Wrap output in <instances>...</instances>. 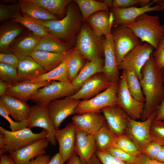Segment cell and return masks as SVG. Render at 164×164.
<instances>
[{
	"label": "cell",
	"instance_id": "1",
	"mask_svg": "<svg viewBox=\"0 0 164 164\" xmlns=\"http://www.w3.org/2000/svg\"><path fill=\"white\" fill-rule=\"evenodd\" d=\"M140 80L145 101L141 119L145 120L156 111L164 99V84L162 70L156 65L152 54L143 67Z\"/></svg>",
	"mask_w": 164,
	"mask_h": 164
},
{
	"label": "cell",
	"instance_id": "2",
	"mask_svg": "<svg viewBox=\"0 0 164 164\" xmlns=\"http://www.w3.org/2000/svg\"><path fill=\"white\" fill-rule=\"evenodd\" d=\"M72 2L67 6L65 16L62 19L49 20L36 19L49 34L73 46L76 45L83 21L81 15Z\"/></svg>",
	"mask_w": 164,
	"mask_h": 164
},
{
	"label": "cell",
	"instance_id": "3",
	"mask_svg": "<svg viewBox=\"0 0 164 164\" xmlns=\"http://www.w3.org/2000/svg\"><path fill=\"white\" fill-rule=\"evenodd\" d=\"M130 28L142 42H145L157 50L160 40L164 37V26L158 15L146 13L138 17L135 21L125 25Z\"/></svg>",
	"mask_w": 164,
	"mask_h": 164
},
{
	"label": "cell",
	"instance_id": "4",
	"mask_svg": "<svg viewBox=\"0 0 164 164\" xmlns=\"http://www.w3.org/2000/svg\"><path fill=\"white\" fill-rule=\"evenodd\" d=\"M47 131L43 129L39 133H34L26 128L12 132L0 127V155L23 148L37 141L46 138Z\"/></svg>",
	"mask_w": 164,
	"mask_h": 164
},
{
	"label": "cell",
	"instance_id": "5",
	"mask_svg": "<svg viewBox=\"0 0 164 164\" xmlns=\"http://www.w3.org/2000/svg\"><path fill=\"white\" fill-rule=\"evenodd\" d=\"M119 82L112 83L107 89L96 96L87 100L81 101L75 110V114L101 113L103 108L118 104Z\"/></svg>",
	"mask_w": 164,
	"mask_h": 164
},
{
	"label": "cell",
	"instance_id": "6",
	"mask_svg": "<svg viewBox=\"0 0 164 164\" xmlns=\"http://www.w3.org/2000/svg\"><path fill=\"white\" fill-rule=\"evenodd\" d=\"M97 36L88 23L83 25L77 35L76 47L85 59L91 61L104 54L102 40Z\"/></svg>",
	"mask_w": 164,
	"mask_h": 164
},
{
	"label": "cell",
	"instance_id": "7",
	"mask_svg": "<svg viewBox=\"0 0 164 164\" xmlns=\"http://www.w3.org/2000/svg\"><path fill=\"white\" fill-rule=\"evenodd\" d=\"M77 91L71 82L52 81L49 85L39 89L30 100L36 104L46 106L53 101L70 96Z\"/></svg>",
	"mask_w": 164,
	"mask_h": 164
},
{
	"label": "cell",
	"instance_id": "8",
	"mask_svg": "<svg viewBox=\"0 0 164 164\" xmlns=\"http://www.w3.org/2000/svg\"><path fill=\"white\" fill-rule=\"evenodd\" d=\"M116 26L114 30H111V34L118 66L126 55L142 43L134 32L125 25Z\"/></svg>",
	"mask_w": 164,
	"mask_h": 164
},
{
	"label": "cell",
	"instance_id": "9",
	"mask_svg": "<svg viewBox=\"0 0 164 164\" xmlns=\"http://www.w3.org/2000/svg\"><path fill=\"white\" fill-rule=\"evenodd\" d=\"M154 48L147 43L138 45L125 56L118 66L119 69L133 72L140 80L142 78V70L152 54Z\"/></svg>",
	"mask_w": 164,
	"mask_h": 164
},
{
	"label": "cell",
	"instance_id": "10",
	"mask_svg": "<svg viewBox=\"0 0 164 164\" xmlns=\"http://www.w3.org/2000/svg\"><path fill=\"white\" fill-rule=\"evenodd\" d=\"M118 104L124 110L130 118L136 120L141 118L145 103L135 99L128 88L125 71L122 70L119 82L117 92Z\"/></svg>",
	"mask_w": 164,
	"mask_h": 164
},
{
	"label": "cell",
	"instance_id": "11",
	"mask_svg": "<svg viewBox=\"0 0 164 164\" xmlns=\"http://www.w3.org/2000/svg\"><path fill=\"white\" fill-rule=\"evenodd\" d=\"M81 101L67 97L53 101L46 106L55 129H59L62 122L66 118L75 114V110Z\"/></svg>",
	"mask_w": 164,
	"mask_h": 164
},
{
	"label": "cell",
	"instance_id": "12",
	"mask_svg": "<svg viewBox=\"0 0 164 164\" xmlns=\"http://www.w3.org/2000/svg\"><path fill=\"white\" fill-rule=\"evenodd\" d=\"M156 111L143 121L130 119L125 134L135 143L141 151L152 141L150 130L151 124L155 119Z\"/></svg>",
	"mask_w": 164,
	"mask_h": 164
},
{
	"label": "cell",
	"instance_id": "13",
	"mask_svg": "<svg viewBox=\"0 0 164 164\" xmlns=\"http://www.w3.org/2000/svg\"><path fill=\"white\" fill-rule=\"evenodd\" d=\"M112 83L103 72L98 73L87 79L74 94L69 97L87 100L107 89Z\"/></svg>",
	"mask_w": 164,
	"mask_h": 164
},
{
	"label": "cell",
	"instance_id": "14",
	"mask_svg": "<svg viewBox=\"0 0 164 164\" xmlns=\"http://www.w3.org/2000/svg\"><path fill=\"white\" fill-rule=\"evenodd\" d=\"M27 121L26 128L31 129L35 127L42 128L47 132L46 138L52 146H55L56 140L54 136V128L46 106L35 104L31 107V111Z\"/></svg>",
	"mask_w": 164,
	"mask_h": 164
},
{
	"label": "cell",
	"instance_id": "15",
	"mask_svg": "<svg viewBox=\"0 0 164 164\" xmlns=\"http://www.w3.org/2000/svg\"><path fill=\"white\" fill-rule=\"evenodd\" d=\"M157 0L150 2L148 5L138 7L134 6L125 8H111L115 26L126 25L135 21L141 15L147 12L154 11H161L162 8L159 4L152 6L154 3H157Z\"/></svg>",
	"mask_w": 164,
	"mask_h": 164
},
{
	"label": "cell",
	"instance_id": "16",
	"mask_svg": "<svg viewBox=\"0 0 164 164\" xmlns=\"http://www.w3.org/2000/svg\"><path fill=\"white\" fill-rule=\"evenodd\" d=\"M111 131L118 136L125 133L131 119L118 104L104 107L101 110Z\"/></svg>",
	"mask_w": 164,
	"mask_h": 164
},
{
	"label": "cell",
	"instance_id": "17",
	"mask_svg": "<svg viewBox=\"0 0 164 164\" xmlns=\"http://www.w3.org/2000/svg\"><path fill=\"white\" fill-rule=\"evenodd\" d=\"M111 29L102 40L104 57L103 73L112 83L119 82L120 73L111 34Z\"/></svg>",
	"mask_w": 164,
	"mask_h": 164
},
{
	"label": "cell",
	"instance_id": "18",
	"mask_svg": "<svg viewBox=\"0 0 164 164\" xmlns=\"http://www.w3.org/2000/svg\"><path fill=\"white\" fill-rule=\"evenodd\" d=\"M77 128L72 122L63 128L55 130L54 136L59 145V153L67 162L74 153Z\"/></svg>",
	"mask_w": 164,
	"mask_h": 164
},
{
	"label": "cell",
	"instance_id": "19",
	"mask_svg": "<svg viewBox=\"0 0 164 164\" xmlns=\"http://www.w3.org/2000/svg\"><path fill=\"white\" fill-rule=\"evenodd\" d=\"M26 30L17 37L9 46L8 53L15 55L19 59L29 56L34 50L41 37Z\"/></svg>",
	"mask_w": 164,
	"mask_h": 164
},
{
	"label": "cell",
	"instance_id": "20",
	"mask_svg": "<svg viewBox=\"0 0 164 164\" xmlns=\"http://www.w3.org/2000/svg\"><path fill=\"white\" fill-rule=\"evenodd\" d=\"M49 143L46 138H44L9 153L16 164H27L37 157L45 154Z\"/></svg>",
	"mask_w": 164,
	"mask_h": 164
},
{
	"label": "cell",
	"instance_id": "21",
	"mask_svg": "<svg viewBox=\"0 0 164 164\" xmlns=\"http://www.w3.org/2000/svg\"><path fill=\"white\" fill-rule=\"evenodd\" d=\"M71 119L77 129L92 135H94L106 122L101 112L76 114L71 118Z\"/></svg>",
	"mask_w": 164,
	"mask_h": 164
},
{
	"label": "cell",
	"instance_id": "22",
	"mask_svg": "<svg viewBox=\"0 0 164 164\" xmlns=\"http://www.w3.org/2000/svg\"><path fill=\"white\" fill-rule=\"evenodd\" d=\"M0 105L16 121H27L29 118L31 107L26 102L5 94L0 96Z\"/></svg>",
	"mask_w": 164,
	"mask_h": 164
},
{
	"label": "cell",
	"instance_id": "23",
	"mask_svg": "<svg viewBox=\"0 0 164 164\" xmlns=\"http://www.w3.org/2000/svg\"><path fill=\"white\" fill-rule=\"evenodd\" d=\"M96 148L93 135L77 128L74 154L82 164H88L95 153Z\"/></svg>",
	"mask_w": 164,
	"mask_h": 164
},
{
	"label": "cell",
	"instance_id": "24",
	"mask_svg": "<svg viewBox=\"0 0 164 164\" xmlns=\"http://www.w3.org/2000/svg\"><path fill=\"white\" fill-rule=\"evenodd\" d=\"M0 26V52L8 53L11 44L26 30L22 24L11 20L6 21Z\"/></svg>",
	"mask_w": 164,
	"mask_h": 164
},
{
	"label": "cell",
	"instance_id": "25",
	"mask_svg": "<svg viewBox=\"0 0 164 164\" xmlns=\"http://www.w3.org/2000/svg\"><path fill=\"white\" fill-rule=\"evenodd\" d=\"M17 71L19 83L31 80L47 72L30 56L19 59Z\"/></svg>",
	"mask_w": 164,
	"mask_h": 164
},
{
	"label": "cell",
	"instance_id": "26",
	"mask_svg": "<svg viewBox=\"0 0 164 164\" xmlns=\"http://www.w3.org/2000/svg\"><path fill=\"white\" fill-rule=\"evenodd\" d=\"M87 21L96 35L101 37L102 35H106L111 29L114 19L111 12L105 10L93 14Z\"/></svg>",
	"mask_w": 164,
	"mask_h": 164
},
{
	"label": "cell",
	"instance_id": "27",
	"mask_svg": "<svg viewBox=\"0 0 164 164\" xmlns=\"http://www.w3.org/2000/svg\"><path fill=\"white\" fill-rule=\"evenodd\" d=\"M52 81L37 83L26 82L19 83L10 86L6 91L5 94L27 102L36 93L39 89L49 85Z\"/></svg>",
	"mask_w": 164,
	"mask_h": 164
},
{
	"label": "cell",
	"instance_id": "28",
	"mask_svg": "<svg viewBox=\"0 0 164 164\" xmlns=\"http://www.w3.org/2000/svg\"><path fill=\"white\" fill-rule=\"evenodd\" d=\"M104 64V60L100 57H96L87 63L71 82L77 91L90 77L96 73L103 72Z\"/></svg>",
	"mask_w": 164,
	"mask_h": 164
},
{
	"label": "cell",
	"instance_id": "29",
	"mask_svg": "<svg viewBox=\"0 0 164 164\" xmlns=\"http://www.w3.org/2000/svg\"><path fill=\"white\" fill-rule=\"evenodd\" d=\"M67 54L57 53L35 50L29 56L47 72L59 66L64 61Z\"/></svg>",
	"mask_w": 164,
	"mask_h": 164
},
{
	"label": "cell",
	"instance_id": "30",
	"mask_svg": "<svg viewBox=\"0 0 164 164\" xmlns=\"http://www.w3.org/2000/svg\"><path fill=\"white\" fill-rule=\"evenodd\" d=\"M73 47L58 38L51 35L42 37L34 50L67 54L73 49Z\"/></svg>",
	"mask_w": 164,
	"mask_h": 164
},
{
	"label": "cell",
	"instance_id": "31",
	"mask_svg": "<svg viewBox=\"0 0 164 164\" xmlns=\"http://www.w3.org/2000/svg\"><path fill=\"white\" fill-rule=\"evenodd\" d=\"M69 53L66 54L64 61L56 68L36 78L23 82L37 83L46 81H70L69 80L67 70V64Z\"/></svg>",
	"mask_w": 164,
	"mask_h": 164
},
{
	"label": "cell",
	"instance_id": "32",
	"mask_svg": "<svg viewBox=\"0 0 164 164\" xmlns=\"http://www.w3.org/2000/svg\"><path fill=\"white\" fill-rule=\"evenodd\" d=\"M21 12L34 19L43 20H58L60 19L44 9L30 2L28 0L18 1Z\"/></svg>",
	"mask_w": 164,
	"mask_h": 164
},
{
	"label": "cell",
	"instance_id": "33",
	"mask_svg": "<svg viewBox=\"0 0 164 164\" xmlns=\"http://www.w3.org/2000/svg\"><path fill=\"white\" fill-rule=\"evenodd\" d=\"M96 151H106L113 146L117 137L110 129L106 122L94 135Z\"/></svg>",
	"mask_w": 164,
	"mask_h": 164
},
{
	"label": "cell",
	"instance_id": "34",
	"mask_svg": "<svg viewBox=\"0 0 164 164\" xmlns=\"http://www.w3.org/2000/svg\"><path fill=\"white\" fill-rule=\"evenodd\" d=\"M30 2L41 7L59 17L60 19L66 15L70 0H28Z\"/></svg>",
	"mask_w": 164,
	"mask_h": 164
},
{
	"label": "cell",
	"instance_id": "35",
	"mask_svg": "<svg viewBox=\"0 0 164 164\" xmlns=\"http://www.w3.org/2000/svg\"><path fill=\"white\" fill-rule=\"evenodd\" d=\"M10 20L22 24L36 36L43 37L51 35L35 19L23 13H17Z\"/></svg>",
	"mask_w": 164,
	"mask_h": 164
},
{
	"label": "cell",
	"instance_id": "36",
	"mask_svg": "<svg viewBox=\"0 0 164 164\" xmlns=\"http://www.w3.org/2000/svg\"><path fill=\"white\" fill-rule=\"evenodd\" d=\"M81 13L82 21H87L91 15L99 11L108 10L109 7L103 2L94 0H75Z\"/></svg>",
	"mask_w": 164,
	"mask_h": 164
},
{
	"label": "cell",
	"instance_id": "37",
	"mask_svg": "<svg viewBox=\"0 0 164 164\" xmlns=\"http://www.w3.org/2000/svg\"><path fill=\"white\" fill-rule=\"evenodd\" d=\"M84 59L76 47L69 53L67 70L69 80L70 82H71L76 77L83 67Z\"/></svg>",
	"mask_w": 164,
	"mask_h": 164
},
{
	"label": "cell",
	"instance_id": "38",
	"mask_svg": "<svg viewBox=\"0 0 164 164\" xmlns=\"http://www.w3.org/2000/svg\"><path fill=\"white\" fill-rule=\"evenodd\" d=\"M125 72L127 86L131 95L138 101L145 102V98L140 82V80L133 71L124 70Z\"/></svg>",
	"mask_w": 164,
	"mask_h": 164
},
{
	"label": "cell",
	"instance_id": "39",
	"mask_svg": "<svg viewBox=\"0 0 164 164\" xmlns=\"http://www.w3.org/2000/svg\"><path fill=\"white\" fill-rule=\"evenodd\" d=\"M130 155L138 156L142 153L140 150L135 143L125 134L117 136L113 146Z\"/></svg>",
	"mask_w": 164,
	"mask_h": 164
},
{
	"label": "cell",
	"instance_id": "40",
	"mask_svg": "<svg viewBox=\"0 0 164 164\" xmlns=\"http://www.w3.org/2000/svg\"><path fill=\"white\" fill-rule=\"evenodd\" d=\"M21 12L19 2L13 0L11 4L5 5L0 2V22L10 20L15 15Z\"/></svg>",
	"mask_w": 164,
	"mask_h": 164
},
{
	"label": "cell",
	"instance_id": "41",
	"mask_svg": "<svg viewBox=\"0 0 164 164\" xmlns=\"http://www.w3.org/2000/svg\"><path fill=\"white\" fill-rule=\"evenodd\" d=\"M0 78L11 86L18 83L17 69L12 66L0 63Z\"/></svg>",
	"mask_w": 164,
	"mask_h": 164
},
{
	"label": "cell",
	"instance_id": "42",
	"mask_svg": "<svg viewBox=\"0 0 164 164\" xmlns=\"http://www.w3.org/2000/svg\"><path fill=\"white\" fill-rule=\"evenodd\" d=\"M150 135L152 141L164 146V121L155 119L151 126Z\"/></svg>",
	"mask_w": 164,
	"mask_h": 164
},
{
	"label": "cell",
	"instance_id": "43",
	"mask_svg": "<svg viewBox=\"0 0 164 164\" xmlns=\"http://www.w3.org/2000/svg\"><path fill=\"white\" fill-rule=\"evenodd\" d=\"M150 0H113L111 8H125L137 5L145 6L150 2Z\"/></svg>",
	"mask_w": 164,
	"mask_h": 164
},
{
	"label": "cell",
	"instance_id": "44",
	"mask_svg": "<svg viewBox=\"0 0 164 164\" xmlns=\"http://www.w3.org/2000/svg\"><path fill=\"white\" fill-rule=\"evenodd\" d=\"M106 151L122 161L129 164H134L137 158V156L130 155L115 148H110Z\"/></svg>",
	"mask_w": 164,
	"mask_h": 164
},
{
	"label": "cell",
	"instance_id": "45",
	"mask_svg": "<svg viewBox=\"0 0 164 164\" xmlns=\"http://www.w3.org/2000/svg\"><path fill=\"white\" fill-rule=\"evenodd\" d=\"M0 115L9 122L10 125L9 127L12 132L17 131L26 128L28 124L27 120L21 122L14 121L10 118L9 115L5 108L0 105Z\"/></svg>",
	"mask_w": 164,
	"mask_h": 164
},
{
	"label": "cell",
	"instance_id": "46",
	"mask_svg": "<svg viewBox=\"0 0 164 164\" xmlns=\"http://www.w3.org/2000/svg\"><path fill=\"white\" fill-rule=\"evenodd\" d=\"M152 54L158 67L160 69L164 68V37L160 40L157 49Z\"/></svg>",
	"mask_w": 164,
	"mask_h": 164
},
{
	"label": "cell",
	"instance_id": "47",
	"mask_svg": "<svg viewBox=\"0 0 164 164\" xmlns=\"http://www.w3.org/2000/svg\"><path fill=\"white\" fill-rule=\"evenodd\" d=\"M95 154L102 164H129L118 159L106 151H96Z\"/></svg>",
	"mask_w": 164,
	"mask_h": 164
},
{
	"label": "cell",
	"instance_id": "48",
	"mask_svg": "<svg viewBox=\"0 0 164 164\" xmlns=\"http://www.w3.org/2000/svg\"><path fill=\"white\" fill-rule=\"evenodd\" d=\"M162 146L156 142L151 141L141 151V152L151 159H155Z\"/></svg>",
	"mask_w": 164,
	"mask_h": 164
},
{
	"label": "cell",
	"instance_id": "49",
	"mask_svg": "<svg viewBox=\"0 0 164 164\" xmlns=\"http://www.w3.org/2000/svg\"><path fill=\"white\" fill-rule=\"evenodd\" d=\"M0 63L12 66L17 69L19 59L15 55L12 53H0Z\"/></svg>",
	"mask_w": 164,
	"mask_h": 164
},
{
	"label": "cell",
	"instance_id": "50",
	"mask_svg": "<svg viewBox=\"0 0 164 164\" xmlns=\"http://www.w3.org/2000/svg\"><path fill=\"white\" fill-rule=\"evenodd\" d=\"M134 164H164V163L155 159H151L146 155L142 154L137 156Z\"/></svg>",
	"mask_w": 164,
	"mask_h": 164
},
{
	"label": "cell",
	"instance_id": "51",
	"mask_svg": "<svg viewBox=\"0 0 164 164\" xmlns=\"http://www.w3.org/2000/svg\"><path fill=\"white\" fill-rule=\"evenodd\" d=\"M51 159L50 155L44 154L37 157L27 164H48Z\"/></svg>",
	"mask_w": 164,
	"mask_h": 164
},
{
	"label": "cell",
	"instance_id": "52",
	"mask_svg": "<svg viewBox=\"0 0 164 164\" xmlns=\"http://www.w3.org/2000/svg\"><path fill=\"white\" fill-rule=\"evenodd\" d=\"M155 120L164 121V99L159 104L156 110Z\"/></svg>",
	"mask_w": 164,
	"mask_h": 164
},
{
	"label": "cell",
	"instance_id": "53",
	"mask_svg": "<svg viewBox=\"0 0 164 164\" xmlns=\"http://www.w3.org/2000/svg\"><path fill=\"white\" fill-rule=\"evenodd\" d=\"M0 156V164H16L9 155L4 154Z\"/></svg>",
	"mask_w": 164,
	"mask_h": 164
},
{
	"label": "cell",
	"instance_id": "54",
	"mask_svg": "<svg viewBox=\"0 0 164 164\" xmlns=\"http://www.w3.org/2000/svg\"><path fill=\"white\" fill-rule=\"evenodd\" d=\"M64 162L62 157L58 152L54 155L51 158L48 164H64Z\"/></svg>",
	"mask_w": 164,
	"mask_h": 164
},
{
	"label": "cell",
	"instance_id": "55",
	"mask_svg": "<svg viewBox=\"0 0 164 164\" xmlns=\"http://www.w3.org/2000/svg\"><path fill=\"white\" fill-rule=\"evenodd\" d=\"M10 86L8 83L0 79V96L5 94L6 91Z\"/></svg>",
	"mask_w": 164,
	"mask_h": 164
},
{
	"label": "cell",
	"instance_id": "56",
	"mask_svg": "<svg viewBox=\"0 0 164 164\" xmlns=\"http://www.w3.org/2000/svg\"><path fill=\"white\" fill-rule=\"evenodd\" d=\"M67 164H82L79 157L74 153L67 161Z\"/></svg>",
	"mask_w": 164,
	"mask_h": 164
},
{
	"label": "cell",
	"instance_id": "57",
	"mask_svg": "<svg viewBox=\"0 0 164 164\" xmlns=\"http://www.w3.org/2000/svg\"><path fill=\"white\" fill-rule=\"evenodd\" d=\"M155 160L164 163V146H162Z\"/></svg>",
	"mask_w": 164,
	"mask_h": 164
},
{
	"label": "cell",
	"instance_id": "58",
	"mask_svg": "<svg viewBox=\"0 0 164 164\" xmlns=\"http://www.w3.org/2000/svg\"><path fill=\"white\" fill-rule=\"evenodd\" d=\"M88 164H101V163L95 153L90 159Z\"/></svg>",
	"mask_w": 164,
	"mask_h": 164
},
{
	"label": "cell",
	"instance_id": "59",
	"mask_svg": "<svg viewBox=\"0 0 164 164\" xmlns=\"http://www.w3.org/2000/svg\"><path fill=\"white\" fill-rule=\"evenodd\" d=\"M112 0H105L103 1V2L108 7H111Z\"/></svg>",
	"mask_w": 164,
	"mask_h": 164
},
{
	"label": "cell",
	"instance_id": "60",
	"mask_svg": "<svg viewBox=\"0 0 164 164\" xmlns=\"http://www.w3.org/2000/svg\"><path fill=\"white\" fill-rule=\"evenodd\" d=\"M158 4H160L162 8V10L164 12V0H159Z\"/></svg>",
	"mask_w": 164,
	"mask_h": 164
},
{
	"label": "cell",
	"instance_id": "61",
	"mask_svg": "<svg viewBox=\"0 0 164 164\" xmlns=\"http://www.w3.org/2000/svg\"><path fill=\"white\" fill-rule=\"evenodd\" d=\"M161 70L162 75L163 82L164 84V68H163Z\"/></svg>",
	"mask_w": 164,
	"mask_h": 164
}]
</instances>
